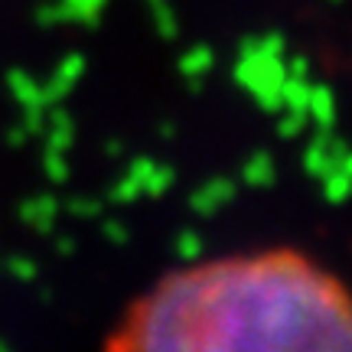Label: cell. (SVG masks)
I'll return each mask as SVG.
<instances>
[{"label": "cell", "mask_w": 352, "mask_h": 352, "mask_svg": "<svg viewBox=\"0 0 352 352\" xmlns=\"http://www.w3.org/2000/svg\"><path fill=\"white\" fill-rule=\"evenodd\" d=\"M104 352H352V287L287 245L202 258L131 300Z\"/></svg>", "instance_id": "cell-1"}]
</instances>
